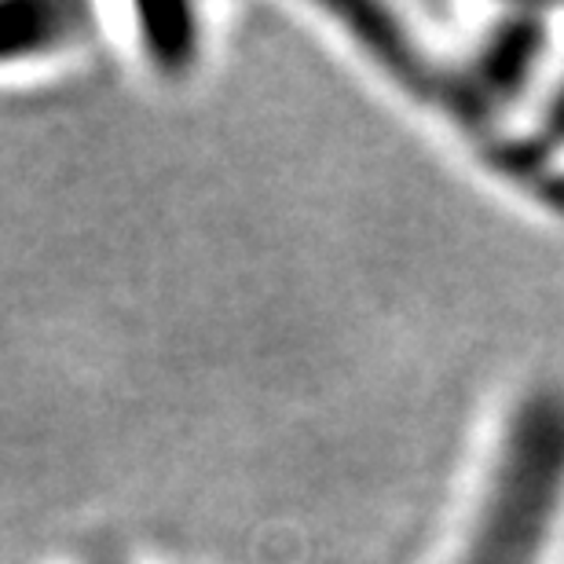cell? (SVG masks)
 I'll list each match as a JSON object with an SVG mask.
<instances>
[{"label": "cell", "mask_w": 564, "mask_h": 564, "mask_svg": "<svg viewBox=\"0 0 564 564\" xmlns=\"http://www.w3.org/2000/svg\"><path fill=\"white\" fill-rule=\"evenodd\" d=\"M140 41L143 52L158 70L165 74H184L195 66L198 48H202V30L195 8H140Z\"/></svg>", "instance_id": "5b68a950"}, {"label": "cell", "mask_w": 564, "mask_h": 564, "mask_svg": "<svg viewBox=\"0 0 564 564\" xmlns=\"http://www.w3.org/2000/svg\"><path fill=\"white\" fill-rule=\"evenodd\" d=\"M330 15L341 22L348 37L359 44V52L370 55V63L389 82H397L422 107L436 110L451 129L473 143V151L495 173L528 191L543 206L564 213V173L557 169L554 154L535 137H513L502 121V110L480 93L469 70L451 66L447 59L429 52L411 30H403V22L389 8L334 4Z\"/></svg>", "instance_id": "6da1fadb"}, {"label": "cell", "mask_w": 564, "mask_h": 564, "mask_svg": "<svg viewBox=\"0 0 564 564\" xmlns=\"http://www.w3.org/2000/svg\"><path fill=\"white\" fill-rule=\"evenodd\" d=\"M88 33V8L59 0L0 4V66L37 59L77 44Z\"/></svg>", "instance_id": "277c9868"}, {"label": "cell", "mask_w": 564, "mask_h": 564, "mask_svg": "<svg viewBox=\"0 0 564 564\" xmlns=\"http://www.w3.org/2000/svg\"><path fill=\"white\" fill-rule=\"evenodd\" d=\"M539 143L546 147L550 154L564 151V74L561 82L550 88L546 104H543V118H539Z\"/></svg>", "instance_id": "8992f818"}, {"label": "cell", "mask_w": 564, "mask_h": 564, "mask_svg": "<svg viewBox=\"0 0 564 564\" xmlns=\"http://www.w3.org/2000/svg\"><path fill=\"white\" fill-rule=\"evenodd\" d=\"M550 48V26L543 11H506L488 26L477 44V55L466 66L480 93L495 107H517L532 93L543 74Z\"/></svg>", "instance_id": "3957f363"}, {"label": "cell", "mask_w": 564, "mask_h": 564, "mask_svg": "<svg viewBox=\"0 0 564 564\" xmlns=\"http://www.w3.org/2000/svg\"><path fill=\"white\" fill-rule=\"evenodd\" d=\"M564 510V389H535L506 422L455 564H539Z\"/></svg>", "instance_id": "7a4b0ae2"}]
</instances>
